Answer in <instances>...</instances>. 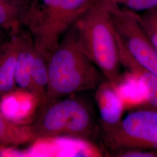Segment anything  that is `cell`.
<instances>
[{"instance_id": "11", "label": "cell", "mask_w": 157, "mask_h": 157, "mask_svg": "<svg viewBox=\"0 0 157 157\" xmlns=\"http://www.w3.org/2000/svg\"><path fill=\"white\" fill-rule=\"evenodd\" d=\"M48 56L34 47L31 69V89L38 108L45 104L48 84Z\"/></svg>"}, {"instance_id": "14", "label": "cell", "mask_w": 157, "mask_h": 157, "mask_svg": "<svg viewBox=\"0 0 157 157\" xmlns=\"http://www.w3.org/2000/svg\"><path fill=\"white\" fill-rule=\"evenodd\" d=\"M24 1L0 0V28L8 31L10 36L22 30L21 12Z\"/></svg>"}, {"instance_id": "2", "label": "cell", "mask_w": 157, "mask_h": 157, "mask_svg": "<svg viewBox=\"0 0 157 157\" xmlns=\"http://www.w3.org/2000/svg\"><path fill=\"white\" fill-rule=\"evenodd\" d=\"M73 27L83 52L114 86L122 65L117 32L106 2L96 0Z\"/></svg>"}, {"instance_id": "18", "label": "cell", "mask_w": 157, "mask_h": 157, "mask_svg": "<svg viewBox=\"0 0 157 157\" xmlns=\"http://www.w3.org/2000/svg\"><path fill=\"white\" fill-rule=\"evenodd\" d=\"M2 43H3V42L1 41V39H0V45H1V44Z\"/></svg>"}, {"instance_id": "3", "label": "cell", "mask_w": 157, "mask_h": 157, "mask_svg": "<svg viewBox=\"0 0 157 157\" xmlns=\"http://www.w3.org/2000/svg\"><path fill=\"white\" fill-rule=\"evenodd\" d=\"M95 1H24L21 24L28 30L36 48L49 57L63 34Z\"/></svg>"}, {"instance_id": "16", "label": "cell", "mask_w": 157, "mask_h": 157, "mask_svg": "<svg viewBox=\"0 0 157 157\" xmlns=\"http://www.w3.org/2000/svg\"><path fill=\"white\" fill-rule=\"evenodd\" d=\"M139 15L142 28L157 52V8Z\"/></svg>"}, {"instance_id": "17", "label": "cell", "mask_w": 157, "mask_h": 157, "mask_svg": "<svg viewBox=\"0 0 157 157\" xmlns=\"http://www.w3.org/2000/svg\"><path fill=\"white\" fill-rule=\"evenodd\" d=\"M117 157H157V149H130L109 153Z\"/></svg>"}, {"instance_id": "13", "label": "cell", "mask_w": 157, "mask_h": 157, "mask_svg": "<svg viewBox=\"0 0 157 157\" xmlns=\"http://www.w3.org/2000/svg\"><path fill=\"white\" fill-rule=\"evenodd\" d=\"M35 140L36 139L30 124L17 123L0 111V147L11 148Z\"/></svg>"}, {"instance_id": "9", "label": "cell", "mask_w": 157, "mask_h": 157, "mask_svg": "<svg viewBox=\"0 0 157 157\" xmlns=\"http://www.w3.org/2000/svg\"><path fill=\"white\" fill-rule=\"evenodd\" d=\"M114 86L126 111H131L147 107L146 89L135 73L128 70L121 73Z\"/></svg>"}, {"instance_id": "5", "label": "cell", "mask_w": 157, "mask_h": 157, "mask_svg": "<svg viewBox=\"0 0 157 157\" xmlns=\"http://www.w3.org/2000/svg\"><path fill=\"white\" fill-rule=\"evenodd\" d=\"M110 153L130 149H157V109L143 108L131 112L115 127L101 131Z\"/></svg>"}, {"instance_id": "19", "label": "cell", "mask_w": 157, "mask_h": 157, "mask_svg": "<svg viewBox=\"0 0 157 157\" xmlns=\"http://www.w3.org/2000/svg\"><path fill=\"white\" fill-rule=\"evenodd\" d=\"M22 1H25V0H22Z\"/></svg>"}, {"instance_id": "15", "label": "cell", "mask_w": 157, "mask_h": 157, "mask_svg": "<svg viewBox=\"0 0 157 157\" xmlns=\"http://www.w3.org/2000/svg\"><path fill=\"white\" fill-rule=\"evenodd\" d=\"M107 4L137 13L157 8V0H104Z\"/></svg>"}, {"instance_id": "6", "label": "cell", "mask_w": 157, "mask_h": 157, "mask_svg": "<svg viewBox=\"0 0 157 157\" xmlns=\"http://www.w3.org/2000/svg\"><path fill=\"white\" fill-rule=\"evenodd\" d=\"M107 5L115 30L130 54L141 66L157 76V52L141 25L139 13Z\"/></svg>"}, {"instance_id": "1", "label": "cell", "mask_w": 157, "mask_h": 157, "mask_svg": "<svg viewBox=\"0 0 157 157\" xmlns=\"http://www.w3.org/2000/svg\"><path fill=\"white\" fill-rule=\"evenodd\" d=\"M48 72V84L44 104L80 92L95 90L105 80L101 71L81 50L73 26L63 34L51 53Z\"/></svg>"}, {"instance_id": "10", "label": "cell", "mask_w": 157, "mask_h": 157, "mask_svg": "<svg viewBox=\"0 0 157 157\" xmlns=\"http://www.w3.org/2000/svg\"><path fill=\"white\" fill-rule=\"evenodd\" d=\"M117 36L121 65L126 70L135 73L140 78L146 89L147 107L157 109V75L136 62L130 54L117 33Z\"/></svg>"}, {"instance_id": "4", "label": "cell", "mask_w": 157, "mask_h": 157, "mask_svg": "<svg viewBox=\"0 0 157 157\" xmlns=\"http://www.w3.org/2000/svg\"><path fill=\"white\" fill-rule=\"evenodd\" d=\"M30 124L36 140L67 137L94 143L101 133L89 105L75 94L38 108Z\"/></svg>"}, {"instance_id": "12", "label": "cell", "mask_w": 157, "mask_h": 157, "mask_svg": "<svg viewBox=\"0 0 157 157\" xmlns=\"http://www.w3.org/2000/svg\"><path fill=\"white\" fill-rule=\"evenodd\" d=\"M17 52L14 35L0 45V97L11 92L16 87L15 68Z\"/></svg>"}, {"instance_id": "7", "label": "cell", "mask_w": 157, "mask_h": 157, "mask_svg": "<svg viewBox=\"0 0 157 157\" xmlns=\"http://www.w3.org/2000/svg\"><path fill=\"white\" fill-rule=\"evenodd\" d=\"M95 100L100 118V131L117 126L123 119L126 111L124 103L115 87L104 80L95 89Z\"/></svg>"}, {"instance_id": "8", "label": "cell", "mask_w": 157, "mask_h": 157, "mask_svg": "<svg viewBox=\"0 0 157 157\" xmlns=\"http://www.w3.org/2000/svg\"><path fill=\"white\" fill-rule=\"evenodd\" d=\"M14 36L17 46L15 68V86L20 90L30 93L32 58L35 45L30 34L23 32L22 30Z\"/></svg>"}]
</instances>
